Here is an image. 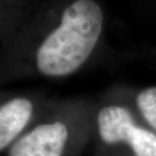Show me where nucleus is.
Returning <instances> with one entry per match:
<instances>
[{
  "label": "nucleus",
  "instance_id": "1",
  "mask_svg": "<svg viewBox=\"0 0 156 156\" xmlns=\"http://www.w3.org/2000/svg\"><path fill=\"white\" fill-rule=\"evenodd\" d=\"M96 0H24L21 13L0 39V86L33 76L64 78L90 59L103 31Z\"/></svg>",
  "mask_w": 156,
  "mask_h": 156
},
{
  "label": "nucleus",
  "instance_id": "2",
  "mask_svg": "<svg viewBox=\"0 0 156 156\" xmlns=\"http://www.w3.org/2000/svg\"><path fill=\"white\" fill-rule=\"evenodd\" d=\"M100 139L105 145L127 144L135 156H156V135L135 125L131 112L124 106L106 105L96 116Z\"/></svg>",
  "mask_w": 156,
  "mask_h": 156
},
{
  "label": "nucleus",
  "instance_id": "5",
  "mask_svg": "<svg viewBox=\"0 0 156 156\" xmlns=\"http://www.w3.org/2000/svg\"><path fill=\"white\" fill-rule=\"evenodd\" d=\"M23 1L24 0H0V39L16 22Z\"/></svg>",
  "mask_w": 156,
  "mask_h": 156
},
{
  "label": "nucleus",
  "instance_id": "6",
  "mask_svg": "<svg viewBox=\"0 0 156 156\" xmlns=\"http://www.w3.org/2000/svg\"><path fill=\"white\" fill-rule=\"evenodd\" d=\"M136 104L145 120L156 133V87H151L140 91Z\"/></svg>",
  "mask_w": 156,
  "mask_h": 156
},
{
  "label": "nucleus",
  "instance_id": "4",
  "mask_svg": "<svg viewBox=\"0 0 156 156\" xmlns=\"http://www.w3.org/2000/svg\"><path fill=\"white\" fill-rule=\"evenodd\" d=\"M36 96L0 88V153L8 151L39 115Z\"/></svg>",
  "mask_w": 156,
  "mask_h": 156
},
{
  "label": "nucleus",
  "instance_id": "3",
  "mask_svg": "<svg viewBox=\"0 0 156 156\" xmlns=\"http://www.w3.org/2000/svg\"><path fill=\"white\" fill-rule=\"evenodd\" d=\"M41 115V112H39ZM36 117L7 151V156H64L71 128L62 119Z\"/></svg>",
  "mask_w": 156,
  "mask_h": 156
}]
</instances>
